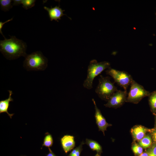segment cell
<instances>
[{"label": "cell", "mask_w": 156, "mask_h": 156, "mask_svg": "<svg viewBox=\"0 0 156 156\" xmlns=\"http://www.w3.org/2000/svg\"><path fill=\"white\" fill-rule=\"evenodd\" d=\"M9 39L0 41V51L7 59L11 60L17 59L21 56L25 57L26 53V43L14 36H10Z\"/></svg>", "instance_id": "obj_1"}, {"label": "cell", "mask_w": 156, "mask_h": 156, "mask_svg": "<svg viewBox=\"0 0 156 156\" xmlns=\"http://www.w3.org/2000/svg\"><path fill=\"white\" fill-rule=\"evenodd\" d=\"M48 60L40 51L27 54L23 62V66L27 71H43L48 66Z\"/></svg>", "instance_id": "obj_2"}, {"label": "cell", "mask_w": 156, "mask_h": 156, "mask_svg": "<svg viewBox=\"0 0 156 156\" xmlns=\"http://www.w3.org/2000/svg\"><path fill=\"white\" fill-rule=\"evenodd\" d=\"M111 68L110 64L108 62H98L95 60H91L88 67L87 76L83 83V86L88 89L92 88L94 78L105 70Z\"/></svg>", "instance_id": "obj_3"}, {"label": "cell", "mask_w": 156, "mask_h": 156, "mask_svg": "<svg viewBox=\"0 0 156 156\" xmlns=\"http://www.w3.org/2000/svg\"><path fill=\"white\" fill-rule=\"evenodd\" d=\"M118 90L111 82L109 76L100 75L95 92L101 99L107 101L111 96Z\"/></svg>", "instance_id": "obj_4"}, {"label": "cell", "mask_w": 156, "mask_h": 156, "mask_svg": "<svg viewBox=\"0 0 156 156\" xmlns=\"http://www.w3.org/2000/svg\"><path fill=\"white\" fill-rule=\"evenodd\" d=\"M106 74L111 76L114 82L122 88L124 90L127 91V88L133 80L131 76L124 71H120L111 68L107 69Z\"/></svg>", "instance_id": "obj_5"}, {"label": "cell", "mask_w": 156, "mask_h": 156, "mask_svg": "<svg viewBox=\"0 0 156 156\" xmlns=\"http://www.w3.org/2000/svg\"><path fill=\"white\" fill-rule=\"evenodd\" d=\"M131 85L126 102L136 103L144 98L148 96L151 92L146 90L141 85L134 80Z\"/></svg>", "instance_id": "obj_6"}, {"label": "cell", "mask_w": 156, "mask_h": 156, "mask_svg": "<svg viewBox=\"0 0 156 156\" xmlns=\"http://www.w3.org/2000/svg\"><path fill=\"white\" fill-rule=\"evenodd\" d=\"M127 95V91L118 90L111 96L104 105L108 107H119L126 102Z\"/></svg>", "instance_id": "obj_7"}, {"label": "cell", "mask_w": 156, "mask_h": 156, "mask_svg": "<svg viewBox=\"0 0 156 156\" xmlns=\"http://www.w3.org/2000/svg\"><path fill=\"white\" fill-rule=\"evenodd\" d=\"M92 101L94 105L95 109V117L96 123L99 128V131H102L104 135V132L107 128L112 125L108 123L105 118L102 115L100 110L97 107L94 100L92 99Z\"/></svg>", "instance_id": "obj_8"}, {"label": "cell", "mask_w": 156, "mask_h": 156, "mask_svg": "<svg viewBox=\"0 0 156 156\" xmlns=\"http://www.w3.org/2000/svg\"><path fill=\"white\" fill-rule=\"evenodd\" d=\"M44 8L48 12L51 21L55 20L58 21V19L60 20L61 17L65 15L63 13L64 10H62L60 6H56L53 8L51 6V8L44 6Z\"/></svg>", "instance_id": "obj_9"}, {"label": "cell", "mask_w": 156, "mask_h": 156, "mask_svg": "<svg viewBox=\"0 0 156 156\" xmlns=\"http://www.w3.org/2000/svg\"><path fill=\"white\" fill-rule=\"evenodd\" d=\"M62 147L65 153L72 150L75 146L74 137L73 136L66 135L61 139Z\"/></svg>", "instance_id": "obj_10"}, {"label": "cell", "mask_w": 156, "mask_h": 156, "mask_svg": "<svg viewBox=\"0 0 156 156\" xmlns=\"http://www.w3.org/2000/svg\"><path fill=\"white\" fill-rule=\"evenodd\" d=\"M147 131V129L141 125L136 126L132 128L131 132L134 139L139 141L143 138Z\"/></svg>", "instance_id": "obj_11"}, {"label": "cell", "mask_w": 156, "mask_h": 156, "mask_svg": "<svg viewBox=\"0 0 156 156\" xmlns=\"http://www.w3.org/2000/svg\"><path fill=\"white\" fill-rule=\"evenodd\" d=\"M8 91L9 93L8 98L5 100L0 101V113L4 112L6 113L10 118H12V117L14 114L9 113L8 112V109L9 106L10 102L13 101V99L11 97L13 93L12 90H8Z\"/></svg>", "instance_id": "obj_12"}, {"label": "cell", "mask_w": 156, "mask_h": 156, "mask_svg": "<svg viewBox=\"0 0 156 156\" xmlns=\"http://www.w3.org/2000/svg\"><path fill=\"white\" fill-rule=\"evenodd\" d=\"M85 143L93 151H95L97 153H100L102 151L101 146L96 141L91 139H86Z\"/></svg>", "instance_id": "obj_13"}, {"label": "cell", "mask_w": 156, "mask_h": 156, "mask_svg": "<svg viewBox=\"0 0 156 156\" xmlns=\"http://www.w3.org/2000/svg\"><path fill=\"white\" fill-rule=\"evenodd\" d=\"M139 144L142 148H144L149 147L152 144L151 137L148 135L145 136L139 141Z\"/></svg>", "instance_id": "obj_14"}, {"label": "cell", "mask_w": 156, "mask_h": 156, "mask_svg": "<svg viewBox=\"0 0 156 156\" xmlns=\"http://www.w3.org/2000/svg\"><path fill=\"white\" fill-rule=\"evenodd\" d=\"M149 97V102L152 111L156 112V90L151 92Z\"/></svg>", "instance_id": "obj_15"}, {"label": "cell", "mask_w": 156, "mask_h": 156, "mask_svg": "<svg viewBox=\"0 0 156 156\" xmlns=\"http://www.w3.org/2000/svg\"><path fill=\"white\" fill-rule=\"evenodd\" d=\"M11 0H0V4L1 10L5 12L9 11L13 7Z\"/></svg>", "instance_id": "obj_16"}, {"label": "cell", "mask_w": 156, "mask_h": 156, "mask_svg": "<svg viewBox=\"0 0 156 156\" xmlns=\"http://www.w3.org/2000/svg\"><path fill=\"white\" fill-rule=\"evenodd\" d=\"M35 0H22V7L27 10L34 7L35 4Z\"/></svg>", "instance_id": "obj_17"}, {"label": "cell", "mask_w": 156, "mask_h": 156, "mask_svg": "<svg viewBox=\"0 0 156 156\" xmlns=\"http://www.w3.org/2000/svg\"><path fill=\"white\" fill-rule=\"evenodd\" d=\"M53 142V141L52 136L50 134H48L45 136L44 138L42 146L49 148L52 146Z\"/></svg>", "instance_id": "obj_18"}, {"label": "cell", "mask_w": 156, "mask_h": 156, "mask_svg": "<svg viewBox=\"0 0 156 156\" xmlns=\"http://www.w3.org/2000/svg\"><path fill=\"white\" fill-rule=\"evenodd\" d=\"M132 149L133 153L137 155H140L143 153L142 148L139 144L135 143L132 146Z\"/></svg>", "instance_id": "obj_19"}, {"label": "cell", "mask_w": 156, "mask_h": 156, "mask_svg": "<svg viewBox=\"0 0 156 156\" xmlns=\"http://www.w3.org/2000/svg\"><path fill=\"white\" fill-rule=\"evenodd\" d=\"M148 153L149 156H156V144L153 145Z\"/></svg>", "instance_id": "obj_20"}, {"label": "cell", "mask_w": 156, "mask_h": 156, "mask_svg": "<svg viewBox=\"0 0 156 156\" xmlns=\"http://www.w3.org/2000/svg\"><path fill=\"white\" fill-rule=\"evenodd\" d=\"M13 18H12L10 19H8V20L3 22L2 21L0 22V33L4 37L5 39L6 38H5V36H4L3 35V34L2 31V27L3 26V25L5 23L12 21L13 20Z\"/></svg>", "instance_id": "obj_21"}, {"label": "cell", "mask_w": 156, "mask_h": 156, "mask_svg": "<svg viewBox=\"0 0 156 156\" xmlns=\"http://www.w3.org/2000/svg\"><path fill=\"white\" fill-rule=\"evenodd\" d=\"M84 143L83 142L78 147V150L74 156H80V154L82 150V145Z\"/></svg>", "instance_id": "obj_22"}, {"label": "cell", "mask_w": 156, "mask_h": 156, "mask_svg": "<svg viewBox=\"0 0 156 156\" xmlns=\"http://www.w3.org/2000/svg\"><path fill=\"white\" fill-rule=\"evenodd\" d=\"M151 132L153 140L156 142V129H153L151 131Z\"/></svg>", "instance_id": "obj_23"}, {"label": "cell", "mask_w": 156, "mask_h": 156, "mask_svg": "<svg viewBox=\"0 0 156 156\" xmlns=\"http://www.w3.org/2000/svg\"><path fill=\"white\" fill-rule=\"evenodd\" d=\"M13 6H17L22 4V0H13Z\"/></svg>", "instance_id": "obj_24"}, {"label": "cell", "mask_w": 156, "mask_h": 156, "mask_svg": "<svg viewBox=\"0 0 156 156\" xmlns=\"http://www.w3.org/2000/svg\"><path fill=\"white\" fill-rule=\"evenodd\" d=\"M49 152L47 156H56L51 151L50 148H49Z\"/></svg>", "instance_id": "obj_25"}, {"label": "cell", "mask_w": 156, "mask_h": 156, "mask_svg": "<svg viewBox=\"0 0 156 156\" xmlns=\"http://www.w3.org/2000/svg\"><path fill=\"white\" fill-rule=\"evenodd\" d=\"M139 156H149L148 153L144 152L140 154Z\"/></svg>", "instance_id": "obj_26"}, {"label": "cell", "mask_w": 156, "mask_h": 156, "mask_svg": "<svg viewBox=\"0 0 156 156\" xmlns=\"http://www.w3.org/2000/svg\"><path fill=\"white\" fill-rule=\"evenodd\" d=\"M94 156H101L100 153H97Z\"/></svg>", "instance_id": "obj_27"}, {"label": "cell", "mask_w": 156, "mask_h": 156, "mask_svg": "<svg viewBox=\"0 0 156 156\" xmlns=\"http://www.w3.org/2000/svg\"></svg>", "instance_id": "obj_28"}]
</instances>
